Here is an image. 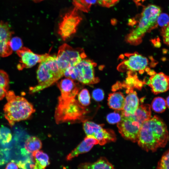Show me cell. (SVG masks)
<instances>
[{
	"instance_id": "22",
	"label": "cell",
	"mask_w": 169,
	"mask_h": 169,
	"mask_svg": "<svg viewBox=\"0 0 169 169\" xmlns=\"http://www.w3.org/2000/svg\"><path fill=\"white\" fill-rule=\"evenodd\" d=\"M81 169H115L113 165L105 157H102L92 164L85 163Z\"/></svg>"
},
{
	"instance_id": "37",
	"label": "cell",
	"mask_w": 169,
	"mask_h": 169,
	"mask_svg": "<svg viewBox=\"0 0 169 169\" xmlns=\"http://www.w3.org/2000/svg\"><path fill=\"white\" fill-rule=\"evenodd\" d=\"M119 0H97V2L103 7L109 8L112 6Z\"/></svg>"
},
{
	"instance_id": "28",
	"label": "cell",
	"mask_w": 169,
	"mask_h": 169,
	"mask_svg": "<svg viewBox=\"0 0 169 169\" xmlns=\"http://www.w3.org/2000/svg\"><path fill=\"white\" fill-rule=\"evenodd\" d=\"M156 169H169V149L163 154L158 162Z\"/></svg>"
},
{
	"instance_id": "31",
	"label": "cell",
	"mask_w": 169,
	"mask_h": 169,
	"mask_svg": "<svg viewBox=\"0 0 169 169\" xmlns=\"http://www.w3.org/2000/svg\"><path fill=\"white\" fill-rule=\"evenodd\" d=\"M121 117V113L120 114L119 112L116 111L109 114L107 116L106 120L110 124L118 123L120 120Z\"/></svg>"
},
{
	"instance_id": "32",
	"label": "cell",
	"mask_w": 169,
	"mask_h": 169,
	"mask_svg": "<svg viewBox=\"0 0 169 169\" xmlns=\"http://www.w3.org/2000/svg\"><path fill=\"white\" fill-rule=\"evenodd\" d=\"M9 45L13 51H17L22 47L23 42L20 38L15 37L11 38Z\"/></svg>"
},
{
	"instance_id": "29",
	"label": "cell",
	"mask_w": 169,
	"mask_h": 169,
	"mask_svg": "<svg viewBox=\"0 0 169 169\" xmlns=\"http://www.w3.org/2000/svg\"><path fill=\"white\" fill-rule=\"evenodd\" d=\"M72 3L74 7L78 10L87 13L90 9L91 7L85 2V0H72Z\"/></svg>"
},
{
	"instance_id": "12",
	"label": "cell",
	"mask_w": 169,
	"mask_h": 169,
	"mask_svg": "<svg viewBox=\"0 0 169 169\" xmlns=\"http://www.w3.org/2000/svg\"><path fill=\"white\" fill-rule=\"evenodd\" d=\"M16 52L20 58L19 63L17 66L18 69L19 70H22L24 68L32 67L38 63H40L48 54H37L25 47H22Z\"/></svg>"
},
{
	"instance_id": "27",
	"label": "cell",
	"mask_w": 169,
	"mask_h": 169,
	"mask_svg": "<svg viewBox=\"0 0 169 169\" xmlns=\"http://www.w3.org/2000/svg\"><path fill=\"white\" fill-rule=\"evenodd\" d=\"M78 100L79 103L83 106L89 105L90 103V96L88 90L82 89L78 95Z\"/></svg>"
},
{
	"instance_id": "4",
	"label": "cell",
	"mask_w": 169,
	"mask_h": 169,
	"mask_svg": "<svg viewBox=\"0 0 169 169\" xmlns=\"http://www.w3.org/2000/svg\"><path fill=\"white\" fill-rule=\"evenodd\" d=\"M7 102L4 105V116L11 126L16 122L26 120L30 117L35 110L33 105L23 97L16 95L12 90L6 95Z\"/></svg>"
},
{
	"instance_id": "9",
	"label": "cell",
	"mask_w": 169,
	"mask_h": 169,
	"mask_svg": "<svg viewBox=\"0 0 169 169\" xmlns=\"http://www.w3.org/2000/svg\"><path fill=\"white\" fill-rule=\"evenodd\" d=\"M103 125L86 120L83 122V128L86 136H92L96 139L100 145L107 143L115 141L116 136L114 131L111 130L105 129Z\"/></svg>"
},
{
	"instance_id": "7",
	"label": "cell",
	"mask_w": 169,
	"mask_h": 169,
	"mask_svg": "<svg viewBox=\"0 0 169 169\" xmlns=\"http://www.w3.org/2000/svg\"><path fill=\"white\" fill-rule=\"evenodd\" d=\"M86 55L82 48H73L66 44L59 48L56 59L60 68L64 72L68 67L78 64Z\"/></svg>"
},
{
	"instance_id": "16",
	"label": "cell",
	"mask_w": 169,
	"mask_h": 169,
	"mask_svg": "<svg viewBox=\"0 0 169 169\" xmlns=\"http://www.w3.org/2000/svg\"><path fill=\"white\" fill-rule=\"evenodd\" d=\"M127 95L125 98L121 114L126 116L133 115L139 105V100L136 92L133 90H126Z\"/></svg>"
},
{
	"instance_id": "38",
	"label": "cell",
	"mask_w": 169,
	"mask_h": 169,
	"mask_svg": "<svg viewBox=\"0 0 169 169\" xmlns=\"http://www.w3.org/2000/svg\"><path fill=\"white\" fill-rule=\"evenodd\" d=\"M5 169H18V166L17 163L12 161L8 163Z\"/></svg>"
},
{
	"instance_id": "19",
	"label": "cell",
	"mask_w": 169,
	"mask_h": 169,
	"mask_svg": "<svg viewBox=\"0 0 169 169\" xmlns=\"http://www.w3.org/2000/svg\"><path fill=\"white\" fill-rule=\"evenodd\" d=\"M33 164L31 169H45L50 162L48 156L41 150H38L32 153Z\"/></svg>"
},
{
	"instance_id": "2",
	"label": "cell",
	"mask_w": 169,
	"mask_h": 169,
	"mask_svg": "<svg viewBox=\"0 0 169 169\" xmlns=\"http://www.w3.org/2000/svg\"><path fill=\"white\" fill-rule=\"evenodd\" d=\"M161 8L150 4L143 10L138 24L125 37V40L132 45H137L142 41L145 34L158 27L157 20L161 13Z\"/></svg>"
},
{
	"instance_id": "5",
	"label": "cell",
	"mask_w": 169,
	"mask_h": 169,
	"mask_svg": "<svg viewBox=\"0 0 169 169\" xmlns=\"http://www.w3.org/2000/svg\"><path fill=\"white\" fill-rule=\"evenodd\" d=\"M88 110L75 98L64 99L60 96L55 108L54 118L56 123L84 122L86 121Z\"/></svg>"
},
{
	"instance_id": "41",
	"label": "cell",
	"mask_w": 169,
	"mask_h": 169,
	"mask_svg": "<svg viewBox=\"0 0 169 169\" xmlns=\"http://www.w3.org/2000/svg\"><path fill=\"white\" fill-rule=\"evenodd\" d=\"M43 0H33V1L35 3L39 2Z\"/></svg>"
},
{
	"instance_id": "18",
	"label": "cell",
	"mask_w": 169,
	"mask_h": 169,
	"mask_svg": "<svg viewBox=\"0 0 169 169\" xmlns=\"http://www.w3.org/2000/svg\"><path fill=\"white\" fill-rule=\"evenodd\" d=\"M127 76L123 83H119L120 89L123 87L126 89V90L137 89H141L145 84L144 81L140 80L138 78L136 73L128 72Z\"/></svg>"
},
{
	"instance_id": "21",
	"label": "cell",
	"mask_w": 169,
	"mask_h": 169,
	"mask_svg": "<svg viewBox=\"0 0 169 169\" xmlns=\"http://www.w3.org/2000/svg\"><path fill=\"white\" fill-rule=\"evenodd\" d=\"M134 118L141 125L151 118V106L148 104H142L139 106L134 114Z\"/></svg>"
},
{
	"instance_id": "36",
	"label": "cell",
	"mask_w": 169,
	"mask_h": 169,
	"mask_svg": "<svg viewBox=\"0 0 169 169\" xmlns=\"http://www.w3.org/2000/svg\"><path fill=\"white\" fill-rule=\"evenodd\" d=\"M92 96L94 100L97 101L102 100L104 97V93L101 89H96L92 92Z\"/></svg>"
},
{
	"instance_id": "34",
	"label": "cell",
	"mask_w": 169,
	"mask_h": 169,
	"mask_svg": "<svg viewBox=\"0 0 169 169\" xmlns=\"http://www.w3.org/2000/svg\"><path fill=\"white\" fill-rule=\"evenodd\" d=\"M169 23V15L165 13H161L158 16L157 20L158 26L162 28Z\"/></svg>"
},
{
	"instance_id": "8",
	"label": "cell",
	"mask_w": 169,
	"mask_h": 169,
	"mask_svg": "<svg viewBox=\"0 0 169 169\" xmlns=\"http://www.w3.org/2000/svg\"><path fill=\"white\" fill-rule=\"evenodd\" d=\"M82 20L78 10L74 8L66 13L59 23L58 33L64 40L75 33Z\"/></svg>"
},
{
	"instance_id": "3",
	"label": "cell",
	"mask_w": 169,
	"mask_h": 169,
	"mask_svg": "<svg viewBox=\"0 0 169 169\" xmlns=\"http://www.w3.org/2000/svg\"><path fill=\"white\" fill-rule=\"evenodd\" d=\"M64 73L59 65L56 56L48 54L40 63L37 71L38 84L29 88V93H36L50 86L63 77Z\"/></svg>"
},
{
	"instance_id": "24",
	"label": "cell",
	"mask_w": 169,
	"mask_h": 169,
	"mask_svg": "<svg viewBox=\"0 0 169 169\" xmlns=\"http://www.w3.org/2000/svg\"><path fill=\"white\" fill-rule=\"evenodd\" d=\"M9 84V79L7 74L0 69V100L6 96L8 91Z\"/></svg>"
},
{
	"instance_id": "1",
	"label": "cell",
	"mask_w": 169,
	"mask_h": 169,
	"mask_svg": "<svg viewBox=\"0 0 169 169\" xmlns=\"http://www.w3.org/2000/svg\"><path fill=\"white\" fill-rule=\"evenodd\" d=\"M168 138L165 122L160 117L155 115L142 124L137 142L144 150L155 152L160 148L164 147Z\"/></svg>"
},
{
	"instance_id": "26",
	"label": "cell",
	"mask_w": 169,
	"mask_h": 169,
	"mask_svg": "<svg viewBox=\"0 0 169 169\" xmlns=\"http://www.w3.org/2000/svg\"><path fill=\"white\" fill-rule=\"evenodd\" d=\"M12 135L8 128L2 126L0 128V145H5L11 141Z\"/></svg>"
},
{
	"instance_id": "13",
	"label": "cell",
	"mask_w": 169,
	"mask_h": 169,
	"mask_svg": "<svg viewBox=\"0 0 169 169\" xmlns=\"http://www.w3.org/2000/svg\"><path fill=\"white\" fill-rule=\"evenodd\" d=\"M144 82L150 87L154 94L165 92L169 89V76L163 72H155Z\"/></svg>"
},
{
	"instance_id": "23",
	"label": "cell",
	"mask_w": 169,
	"mask_h": 169,
	"mask_svg": "<svg viewBox=\"0 0 169 169\" xmlns=\"http://www.w3.org/2000/svg\"><path fill=\"white\" fill-rule=\"evenodd\" d=\"M42 143L40 140L35 136L28 138L25 141L24 147L28 153H32L40 150L42 147Z\"/></svg>"
},
{
	"instance_id": "15",
	"label": "cell",
	"mask_w": 169,
	"mask_h": 169,
	"mask_svg": "<svg viewBox=\"0 0 169 169\" xmlns=\"http://www.w3.org/2000/svg\"><path fill=\"white\" fill-rule=\"evenodd\" d=\"M62 98L64 99L75 98L80 88L74 81L68 78L62 79L57 84Z\"/></svg>"
},
{
	"instance_id": "40",
	"label": "cell",
	"mask_w": 169,
	"mask_h": 169,
	"mask_svg": "<svg viewBox=\"0 0 169 169\" xmlns=\"http://www.w3.org/2000/svg\"><path fill=\"white\" fill-rule=\"evenodd\" d=\"M166 101L167 106L169 108V96L166 98Z\"/></svg>"
},
{
	"instance_id": "17",
	"label": "cell",
	"mask_w": 169,
	"mask_h": 169,
	"mask_svg": "<svg viewBox=\"0 0 169 169\" xmlns=\"http://www.w3.org/2000/svg\"><path fill=\"white\" fill-rule=\"evenodd\" d=\"M99 144L98 141L94 137L86 136L84 140L66 156L67 160H72L79 154L89 151L95 145Z\"/></svg>"
},
{
	"instance_id": "6",
	"label": "cell",
	"mask_w": 169,
	"mask_h": 169,
	"mask_svg": "<svg viewBox=\"0 0 169 169\" xmlns=\"http://www.w3.org/2000/svg\"><path fill=\"white\" fill-rule=\"evenodd\" d=\"M121 61L117 67L120 72H138L140 74L150 70L149 59L138 53H125L120 56Z\"/></svg>"
},
{
	"instance_id": "35",
	"label": "cell",
	"mask_w": 169,
	"mask_h": 169,
	"mask_svg": "<svg viewBox=\"0 0 169 169\" xmlns=\"http://www.w3.org/2000/svg\"><path fill=\"white\" fill-rule=\"evenodd\" d=\"M161 34L164 43L169 47V23L162 28Z\"/></svg>"
},
{
	"instance_id": "30",
	"label": "cell",
	"mask_w": 169,
	"mask_h": 169,
	"mask_svg": "<svg viewBox=\"0 0 169 169\" xmlns=\"http://www.w3.org/2000/svg\"><path fill=\"white\" fill-rule=\"evenodd\" d=\"M64 75L66 78L74 81L77 80L78 74L75 66H70L67 68L64 71Z\"/></svg>"
},
{
	"instance_id": "10",
	"label": "cell",
	"mask_w": 169,
	"mask_h": 169,
	"mask_svg": "<svg viewBox=\"0 0 169 169\" xmlns=\"http://www.w3.org/2000/svg\"><path fill=\"white\" fill-rule=\"evenodd\" d=\"M141 124L132 115L126 116L121 114L120 121L117 124L119 131L125 139L135 142L137 141Z\"/></svg>"
},
{
	"instance_id": "39",
	"label": "cell",
	"mask_w": 169,
	"mask_h": 169,
	"mask_svg": "<svg viewBox=\"0 0 169 169\" xmlns=\"http://www.w3.org/2000/svg\"><path fill=\"white\" fill-rule=\"evenodd\" d=\"M85 1L87 4L90 6L95 4L97 2V0H85Z\"/></svg>"
},
{
	"instance_id": "20",
	"label": "cell",
	"mask_w": 169,
	"mask_h": 169,
	"mask_svg": "<svg viewBox=\"0 0 169 169\" xmlns=\"http://www.w3.org/2000/svg\"><path fill=\"white\" fill-rule=\"evenodd\" d=\"M125 98L120 92L110 94L108 98V105L112 109L118 110H123Z\"/></svg>"
},
{
	"instance_id": "14",
	"label": "cell",
	"mask_w": 169,
	"mask_h": 169,
	"mask_svg": "<svg viewBox=\"0 0 169 169\" xmlns=\"http://www.w3.org/2000/svg\"><path fill=\"white\" fill-rule=\"evenodd\" d=\"M13 33L10 25L7 22H0V57H6L13 52L9 41Z\"/></svg>"
},
{
	"instance_id": "33",
	"label": "cell",
	"mask_w": 169,
	"mask_h": 169,
	"mask_svg": "<svg viewBox=\"0 0 169 169\" xmlns=\"http://www.w3.org/2000/svg\"><path fill=\"white\" fill-rule=\"evenodd\" d=\"M10 158L9 150L8 148L0 149V166L7 163Z\"/></svg>"
},
{
	"instance_id": "11",
	"label": "cell",
	"mask_w": 169,
	"mask_h": 169,
	"mask_svg": "<svg viewBox=\"0 0 169 169\" xmlns=\"http://www.w3.org/2000/svg\"><path fill=\"white\" fill-rule=\"evenodd\" d=\"M96 64L92 60L86 58L82 59L75 65L78 72L77 80L86 85L96 84L99 79L96 77L94 68Z\"/></svg>"
},
{
	"instance_id": "25",
	"label": "cell",
	"mask_w": 169,
	"mask_h": 169,
	"mask_svg": "<svg viewBox=\"0 0 169 169\" xmlns=\"http://www.w3.org/2000/svg\"><path fill=\"white\" fill-rule=\"evenodd\" d=\"M166 107V100L161 97H155L151 103V108L153 111L156 113H161L164 112Z\"/></svg>"
}]
</instances>
